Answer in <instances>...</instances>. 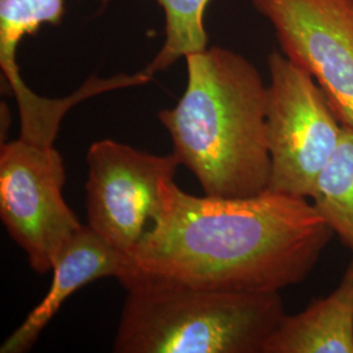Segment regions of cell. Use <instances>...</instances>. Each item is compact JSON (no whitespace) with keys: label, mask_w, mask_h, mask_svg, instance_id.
I'll use <instances>...</instances> for the list:
<instances>
[{"label":"cell","mask_w":353,"mask_h":353,"mask_svg":"<svg viewBox=\"0 0 353 353\" xmlns=\"http://www.w3.org/2000/svg\"><path fill=\"white\" fill-rule=\"evenodd\" d=\"M334 236L307 198L270 190L249 198L195 196L170 179L160 214L127 254L122 276L135 272L205 290L280 292L312 274Z\"/></svg>","instance_id":"cell-1"},{"label":"cell","mask_w":353,"mask_h":353,"mask_svg":"<svg viewBox=\"0 0 353 353\" xmlns=\"http://www.w3.org/2000/svg\"><path fill=\"white\" fill-rule=\"evenodd\" d=\"M186 59V89L159 119L179 164L196 176L204 195L249 198L268 190V85L240 52L220 46Z\"/></svg>","instance_id":"cell-2"},{"label":"cell","mask_w":353,"mask_h":353,"mask_svg":"<svg viewBox=\"0 0 353 353\" xmlns=\"http://www.w3.org/2000/svg\"><path fill=\"white\" fill-rule=\"evenodd\" d=\"M115 353H263L285 316L280 292L205 290L128 272Z\"/></svg>","instance_id":"cell-3"},{"label":"cell","mask_w":353,"mask_h":353,"mask_svg":"<svg viewBox=\"0 0 353 353\" xmlns=\"http://www.w3.org/2000/svg\"><path fill=\"white\" fill-rule=\"evenodd\" d=\"M268 190L310 198L316 178L341 141L343 123L326 93L281 51L268 57Z\"/></svg>","instance_id":"cell-4"},{"label":"cell","mask_w":353,"mask_h":353,"mask_svg":"<svg viewBox=\"0 0 353 353\" xmlns=\"http://www.w3.org/2000/svg\"><path fill=\"white\" fill-rule=\"evenodd\" d=\"M65 169L54 145L28 140L1 141L0 217L38 275L54 262L83 228L63 198Z\"/></svg>","instance_id":"cell-5"},{"label":"cell","mask_w":353,"mask_h":353,"mask_svg":"<svg viewBox=\"0 0 353 353\" xmlns=\"http://www.w3.org/2000/svg\"><path fill=\"white\" fill-rule=\"evenodd\" d=\"M87 225L126 256L138 245L163 204V186L174 179L176 154H153L102 139L87 153Z\"/></svg>","instance_id":"cell-6"},{"label":"cell","mask_w":353,"mask_h":353,"mask_svg":"<svg viewBox=\"0 0 353 353\" xmlns=\"http://www.w3.org/2000/svg\"><path fill=\"white\" fill-rule=\"evenodd\" d=\"M280 51L316 79L344 126L353 128V0H252Z\"/></svg>","instance_id":"cell-7"},{"label":"cell","mask_w":353,"mask_h":353,"mask_svg":"<svg viewBox=\"0 0 353 353\" xmlns=\"http://www.w3.org/2000/svg\"><path fill=\"white\" fill-rule=\"evenodd\" d=\"M125 270L126 256L88 225H83L54 262L46 296L1 344L0 353L29 352L41 332L76 290L97 279L118 280Z\"/></svg>","instance_id":"cell-8"},{"label":"cell","mask_w":353,"mask_h":353,"mask_svg":"<svg viewBox=\"0 0 353 353\" xmlns=\"http://www.w3.org/2000/svg\"><path fill=\"white\" fill-rule=\"evenodd\" d=\"M263 353H353V258L328 296L283 316Z\"/></svg>","instance_id":"cell-9"},{"label":"cell","mask_w":353,"mask_h":353,"mask_svg":"<svg viewBox=\"0 0 353 353\" xmlns=\"http://www.w3.org/2000/svg\"><path fill=\"white\" fill-rule=\"evenodd\" d=\"M318 214L353 252V128L343 125L341 141L316 178L310 198Z\"/></svg>","instance_id":"cell-10"},{"label":"cell","mask_w":353,"mask_h":353,"mask_svg":"<svg viewBox=\"0 0 353 353\" xmlns=\"http://www.w3.org/2000/svg\"><path fill=\"white\" fill-rule=\"evenodd\" d=\"M164 12L165 39L161 50L145 68L152 76L164 71L178 59L205 50L208 36L204 26L211 0H154Z\"/></svg>","instance_id":"cell-11"},{"label":"cell","mask_w":353,"mask_h":353,"mask_svg":"<svg viewBox=\"0 0 353 353\" xmlns=\"http://www.w3.org/2000/svg\"><path fill=\"white\" fill-rule=\"evenodd\" d=\"M63 14L64 0H0V67L7 83L21 77L16 52L23 38L59 24Z\"/></svg>","instance_id":"cell-12"}]
</instances>
